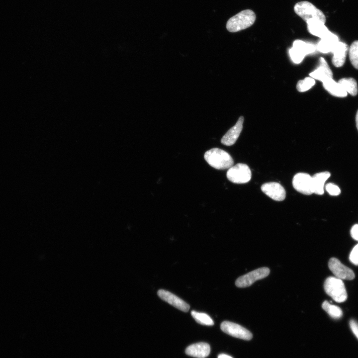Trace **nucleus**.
<instances>
[{"label": "nucleus", "instance_id": "obj_1", "mask_svg": "<svg viewBox=\"0 0 358 358\" xmlns=\"http://www.w3.org/2000/svg\"><path fill=\"white\" fill-rule=\"evenodd\" d=\"M204 158L210 166L217 170L228 169L234 164V161L229 154L217 148L207 151Z\"/></svg>", "mask_w": 358, "mask_h": 358}, {"label": "nucleus", "instance_id": "obj_2", "mask_svg": "<svg viewBox=\"0 0 358 358\" xmlns=\"http://www.w3.org/2000/svg\"><path fill=\"white\" fill-rule=\"evenodd\" d=\"M256 19L254 11L249 9L243 10L229 19L226 28L231 32H238L251 26Z\"/></svg>", "mask_w": 358, "mask_h": 358}, {"label": "nucleus", "instance_id": "obj_3", "mask_svg": "<svg viewBox=\"0 0 358 358\" xmlns=\"http://www.w3.org/2000/svg\"><path fill=\"white\" fill-rule=\"evenodd\" d=\"M294 10L305 22L311 19L318 20L324 23L326 21V16L322 11L308 1L297 2L294 6Z\"/></svg>", "mask_w": 358, "mask_h": 358}, {"label": "nucleus", "instance_id": "obj_4", "mask_svg": "<svg viewBox=\"0 0 358 358\" xmlns=\"http://www.w3.org/2000/svg\"><path fill=\"white\" fill-rule=\"evenodd\" d=\"M324 288L326 293L337 302H343L347 299L346 289L341 279L328 277L324 283Z\"/></svg>", "mask_w": 358, "mask_h": 358}, {"label": "nucleus", "instance_id": "obj_5", "mask_svg": "<svg viewBox=\"0 0 358 358\" xmlns=\"http://www.w3.org/2000/svg\"><path fill=\"white\" fill-rule=\"evenodd\" d=\"M316 46L302 40H297L294 41L293 45L288 51L291 61L295 64L300 63L305 56L315 52Z\"/></svg>", "mask_w": 358, "mask_h": 358}, {"label": "nucleus", "instance_id": "obj_6", "mask_svg": "<svg viewBox=\"0 0 358 358\" xmlns=\"http://www.w3.org/2000/svg\"><path fill=\"white\" fill-rule=\"evenodd\" d=\"M251 171L248 165L239 163L228 169L226 176L228 180L235 183H245L251 179Z\"/></svg>", "mask_w": 358, "mask_h": 358}, {"label": "nucleus", "instance_id": "obj_7", "mask_svg": "<svg viewBox=\"0 0 358 358\" xmlns=\"http://www.w3.org/2000/svg\"><path fill=\"white\" fill-rule=\"evenodd\" d=\"M269 272V269L267 267L257 268L238 277L235 281V284L240 288L250 286L256 281L267 277Z\"/></svg>", "mask_w": 358, "mask_h": 358}, {"label": "nucleus", "instance_id": "obj_8", "mask_svg": "<svg viewBox=\"0 0 358 358\" xmlns=\"http://www.w3.org/2000/svg\"><path fill=\"white\" fill-rule=\"evenodd\" d=\"M292 185L296 190L303 194L313 193L312 178L307 173H299L294 175Z\"/></svg>", "mask_w": 358, "mask_h": 358}, {"label": "nucleus", "instance_id": "obj_9", "mask_svg": "<svg viewBox=\"0 0 358 358\" xmlns=\"http://www.w3.org/2000/svg\"><path fill=\"white\" fill-rule=\"evenodd\" d=\"M220 328L227 334L243 340H250L253 337L252 333L249 330L232 322L225 321L222 322Z\"/></svg>", "mask_w": 358, "mask_h": 358}, {"label": "nucleus", "instance_id": "obj_10", "mask_svg": "<svg viewBox=\"0 0 358 358\" xmlns=\"http://www.w3.org/2000/svg\"><path fill=\"white\" fill-rule=\"evenodd\" d=\"M328 267L335 277L338 278L352 280L355 278V275L353 271L344 265L337 258H331L328 262Z\"/></svg>", "mask_w": 358, "mask_h": 358}, {"label": "nucleus", "instance_id": "obj_11", "mask_svg": "<svg viewBox=\"0 0 358 358\" xmlns=\"http://www.w3.org/2000/svg\"><path fill=\"white\" fill-rule=\"evenodd\" d=\"M261 190L267 195L275 201H282L286 196L284 187L278 182L265 183L262 185Z\"/></svg>", "mask_w": 358, "mask_h": 358}, {"label": "nucleus", "instance_id": "obj_12", "mask_svg": "<svg viewBox=\"0 0 358 358\" xmlns=\"http://www.w3.org/2000/svg\"><path fill=\"white\" fill-rule=\"evenodd\" d=\"M157 293L161 299L174 307L183 312L188 311L190 308L189 305L175 294L164 289L159 290Z\"/></svg>", "mask_w": 358, "mask_h": 358}, {"label": "nucleus", "instance_id": "obj_13", "mask_svg": "<svg viewBox=\"0 0 358 358\" xmlns=\"http://www.w3.org/2000/svg\"><path fill=\"white\" fill-rule=\"evenodd\" d=\"M244 118L241 116L236 123L223 136L221 142L226 146H231L235 143L243 129Z\"/></svg>", "mask_w": 358, "mask_h": 358}, {"label": "nucleus", "instance_id": "obj_14", "mask_svg": "<svg viewBox=\"0 0 358 358\" xmlns=\"http://www.w3.org/2000/svg\"><path fill=\"white\" fill-rule=\"evenodd\" d=\"M309 76L314 80L323 82L329 78H332L333 73L324 58L321 57L319 59V66L309 74Z\"/></svg>", "mask_w": 358, "mask_h": 358}, {"label": "nucleus", "instance_id": "obj_15", "mask_svg": "<svg viewBox=\"0 0 358 358\" xmlns=\"http://www.w3.org/2000/svg\"><path fill=\"white\" fill-rule=\"evenodd\" d=\"M348 45L344 42L339 41L331 52L333 54L332 62L336 67H341L345 62L348 51Z\"/></svg>", "mask_w": 358, "mask_h": 358}, {"label": "nucleus", "instance_id": "obj_16", "mask_svg": "<svg viewBox=\"0 0 358 358\" xmlns=\"http://www.w3.org/2000/svg\"><path fill=\"white\" fill-rule=\"evenodd\" d=\"M210 346L203 342L193 344L185 350L186 355L196 358H205L210 354Z\"/></svg>", "mask_w": 358, "mask_h": 358}, {"label": "nucleus", "instance_id": "obj_17", "mask_svg": "<svg viewBox=\"0 0 358 358\" xmlns=\"http://www.w3.org/2000/svg\"><path fill=\"white\" fill-rule=\"evenodd\" d=\"M339 41L338 37L330 32L318 43L316 49L322 53L331 52L337 43Z\"/></svg>", "mask_w": 358, "mask_h": 358}, {"label": "nucleus", "instance_id": "obj_18", "mask_svg": "<svg viewBox=\"0 0 358 358\" xmlns=\"http://www.w3.org/2000/svg\"><path fill=\"white\" fill-rule=\"evenodd\" d=\"M308 32L312 35L322 38L330 31L323 22L311 19L306 22Z\"/></svg>", "mask_w": 358, "mask_h": 358}, {"label": "nucleus", "instance_id": "obj_19", "mask_svg": "<svg viewBox=\"0 0 358 358\" xmlns=\"http://www.w3.org/2000/svg\"><path fill=\"white\" fill-rule=\"evenodd\" d=\"M324 89L333 96L339 97H344L347 96L348 93L338 82L335 81L332 78H329L323 82Z\"/></svg>", "mask_w": 358, "mask_h": 358}, {"label": "nucleus", "instance_id": "obj_20", "mask_svg": "<svg viewBox=\"0 0 358 358\" xmlns=\"http://www.w3.org/2000/svg\"><path fill=\"white\" fill-rule=\"evenodd\" d=\"M330 176L329 172H323L317 173L312 177L313 193L319 195L324 193L325 182Z\"/></svg>", "mask_w": 358, "mask_h": 358}, {"label": "nucleus", "instance_id": "obj_21", "mask_svg": "<svg viewBox=\"0 0 358 358\" xmlns=\"http://www.w3.org/2000/svg\"><path fill=\"white\" fill-rule=\"evenodd\" d=\"M338 83L343 88L347 93L355 96L358 92V85L356 81L352 78L341 79Z\"/></svg>", "mask_w": 358, "mask_h": 358}, {"label": "nucleus", "instance_id": "obj_22", "mask_svg": "<svg viewBox=\"0 0 358 358\" xmlns=\"http://www.w3.org/2000/svg\"><path fill=\"white\" fill-rule=\"evenodd\" d=\"M322 308L333 318L339 319L343 315L342 309L338 306L324 301L322 305Z\"/></svg>", "mask_w": 358, "mask_h": 358}, {"label": "nucleus", "instance_id": "obj_23", "mask_svg": "<svg viewBox=\"0 0 358 358\" xmlns=\"http://www.w3.org/2000/svg\"><path fill=\"white\" fill-rule=\"evenodd\" d=\"M192 317L198 323L206 326H212L214 322L212 318L207 314L198 312L195 311L191 312Z\"/></svg>", "mask_w": 358, "mask_h": 358}, {"label": "nucleus", "instance_id": "obj_24", "mask_svg": "<svg viewBox=\"0 0 358 358\" xmlns=\"http://www.w3.org/2000/svg\"><path fill=\"white\" fill-rule=\"evenodd\" d=\"M349 58L353 66L358 69V40L354 41L349 50Z\"/></svg>", "mask_w": 358, "mask_h": 358}, {"label": "nucleus", "instance_id": "obj_25", "mask_svg": "<svg viewBox=\"0 0 358 358\" xmlns=\"http://www.w3.org/2000/svg\"><path fill=\"white\" fill-rule=\"evenodd\" d=\"M315 84V81L311 77H306L299 80L296 85V89L299 92H305L310 90Z\"/></svg>", "mask_w": 358, "mask_h": 358}, {"label": "nucleus", "instance_id": "obj_26", "mask_svg": "<svg viewBox=\"0 0 358 358\" xmlns=\"http://www.w3.org/2000/svg\"><path fill=\"white\" fill-rule=\"evenodd\" d=\"M325 189L329 194L337 196L340 194L341 190L336 184L332 183H328L325 186Z\"/></svg>", "mask_w": 358, "mask_h": 358}, {"label": "nucleus", "instance_id": "obj_27", "mask_svg": "<svg viewBox=\"0 0 358 358\" xmlns=\"http://www.w3.org/2000/svg\"><path fill=\"white\" fill-rule=\"evenodd\" d=\"M349 259L352 263L358 266V244L352 249L350 254Z\"/></svg>", "mask_w": 358, "mask_h": 358}, {"label": "nucleus", "instance_id": "obj_28", "mask_svg": "<svg viewBox=\"0 0 358 358\" xmlns=\"http://www.w3.org/2000/svg\"><path fill=\"white\" fill-rule=\"evenodd\" d=\"M350 326L352 332L358 339V323L354 320H351Z\"/></svg>", "mask_w": 358, "mask_h": 358}, {"label": "nucleus", "instance_id": "obj_29", "mask_svg": "<svg viewBox=\"0 0 358 358\" xmlns=\"http://www.w3.org/2000/svg\"><path fill=\"white\" fill-rule=\"evenodd\" d=\"M351 235L354 240L358 241V224H355L352 227Z\"/></svg>", "mask_w": 358, "mask_h": 358}, {"label": "nucleus", "instance_id": "obj_30", "mask_svg": "<svg viewBox=\"0 0 358 358\" xmlns=\"http://www.w3.org/2000/svg\"><path fill=\"white\" fill-rule=\"evenodd\" d=\"M218 358H233L229 355L224 354H221L218 356Z\"/></svg>", "mask_w": 358, "mask_h": 358}, {"label": "nucleus", "instance_id": "obj_31", "mask_svg": "<svg viewBox=\"0 0 358 358\" xmlns=\"http://www.w3.org/2000/svg\"><path fill=\"white\" fill-rule=\"evenodd\" d=\"M356 122L357 128L358 130V110L357 111L356 116Z\"/></svg>", "mask_w": 358, "mask_h": 358}]
</instances>
